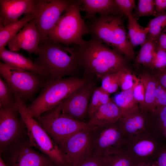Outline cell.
I'll return each mask as SVG.
<instances>
[{"label": "cell", "mask_w": 166, "mask_h": 166, "mask_svg": "<svg viewBox=\"0 0 166 166\" xmlns=\"http://www.w3.org/2000/svg\"><path fill=\"white\" fill-rule=\"evenodd\" d=\"M36 17L34 14H27L15 22L5 26H0V49L5 47L20 30Z\"/></svg>", "instance_id": "obj_22"}, {"label": "cell", "mask_w": 166, "mask_h": 166, "mask_svg": "<svg viewBox=\"0 0 166 166\" xmlns=\"http://www.w3.org/2000/svg\"><path fill=\"white\" fill-rule=\"evenodd\" d=\"M91 126H101L117 122L121 117L120 110L113 100L99 107L89 116Z\"/></svg>", "instance_id": "obj_20"}, {"label": "cell", "mask_w": 166, "mask_h": 166, "mask_svg": "<svg viewBox=\"0 0 166 166\" xmlns=\"http://www.w3.org/2000/svg\"><path fill=\"white\" fill-rule=\"evenodd\" d=\"M112 101L109 94L105 91L101 86L95 87L89 103L88 114H92L101 106Z\"/></svg>", "instance_id": "obj_28"}, {"label": "cell", "mask_w": 166, "mask_h": 166, "mask_svg": "<svg viewBox=\"0 0 166 166\" xmlns=\"http://www.w3.org/2000/svg\"><path fill=\"white\" fill-rule=\"evenodd\" d=\"M78 49L80 64L85 72L101 79L107 74L125 67L121 54L92 38Z\"/></svg>", "instance_id": "obj_2"}, {"label": "cell", "mask_w": 166, "mask_h": 166, "mask_svg": "<svg viewBox=\"0 0 166 166\" xmlns=\"http://www.w3.org/2000/svg\"><path fill=\"white\" fill-rule=\"evenodd\" d=\"M95 87L87 81L61 102L62 112L74 119L83 122L88 114L90 99Z\"/></svg>", "instance_id": "obj_14"}, {"label": "cell", "mask_w": 166, "mask_h": 166, "mask_svg": "<svg viewBox=\"0 0 166 166\" xmlns=\"http://www.w3.org/2000/svg\"><path fill=\"white\" fill-rule=\"evenodd\" d=\"M68 166H76L90 156L93 150L92 127L75 133L58 144Z\"/></svg>", "instance_id": "obj_10"}, {"label": "cell", "mask_w": 166, "mask_h": 166, "mask_svg": "<svg viewBox=\"0 0 166 166\" xmlns=\"http://www.w3.org/2000/svg\"><path fill=\"white\" fill-rule=\"evenodd\" d=\"M144 85V110L154 114L155 112V93L157 81L149 74H143L140 78Z\"/></svg>", "instance_id": "obj_24"}, {"label": "cell", "mask_w": 166, "mask_h": 166, "mask_svg": "<svg viewBox=\"0 0 166 166\" xmlns=\"http://www.w3.org/2000/svg\"><path fill=\"white\" fill-rule=\"evenodd\" d=\"M92 126V154L103 157L123 149L127 140L118 121L102 126Z\"/></svg>", "instance_id": "obj_9"}, {"label": "cell", "mask_w": 166, "mask_h": 166, "mask_svg": "<svg viewBox=\"0 0 166 166\" xmlns=\"http://www.w3.org/2000/svg\"><path fill=\"white\" fill-rule=\"evenodd\" d=\"M159 136L156 132L136 136L127 140L123 150L137 163H150L155 161L162 148L158 141Z\"/></svg>", "instance_id": "obj_12"}, {"label": "cell", "mask_w": 166, "mask_h": 166, "mask_svg": "<svg viewBox=\"0 0 166 166\" xmlns=\"http://www.w3.org/2000/svg\"><path fill=\"white\" fill-rule=\"evenodd\" d=\"M81 0L74 1L62 15L50 33L48 40L69 46H81L86 41L83 37L89 33L88 26L80 14Z\"/></svg>", "instance_id": "obj_5"}, {"label": "cell", "mask_w": 166, "mask_h": 166, "mask_svg": "<svg viewBox=\"0 0 166 166\" xmlns=\"http://www.w3.org/2000/svg\"><path fill=\"white\" fill-rule=\"evenodd\" d=\"M118 13L125 15L128 13L132 14V11L135 8L134 0H114Z\"/></svg>", "instance_id": "obj_38"}, {"label": "cell", "mask_w": 166, "mask_h": 166, "mask_svg": "<svg viewBox=\"0 0 166 166\" xmlns=\"http://www.w3.org/2000/svg\"><path fill=\"white\" fill-rule=\"evenodd\" d=\"M76 166H103L102 157L92 154Z\"/></svg>", "instance_id": "obj_39"}, {"label": "cell", "mask_w": 166, "mask_h": 166, "mask_svg": "<svg viewBox=\"0 0 166 166\" xmlns=\"http://www.w3.org/2000/svg\"><path fill=\"white\" fill-rule=\"evenodd\" d=\"M156 49L155 42L147 38L136 57V63L138 65L150 67Z\"/></svg>", "instance_id": "obj_27"}, {"label": "cell", "mask_w": 166, "mask_h": 166, "mask_svg": "<svg viewBox=\"0 0 166 166\" xmlns=\"http://www.w3.org/2000/svg\"><path fill=\"white\" fill-rule=\"evenodd\" d=\"M103 166H133L137 163L123 150L102 157Z\"/></svg>", "instance_id": "obj_26"}, {"label": "cell", "mask_w": 166, "mask_h": 166, "mask_svg": "<svg viewBox=\"0 0 166 166\" xmlns=\"http://www.w3.org/2000/svg\"><path fill=\"white\" fill-rule=\"evenodd\" d=\"M162 135H163L166 138V130L162 133Z\"/></svg>", "instance_id": "obj_48"}, {"label": "cell", "mask_w": 166, "mask_h": 166, "mask_svg": "<svg viewBox=\"0 0 166 166\" xmlns=\"http://www.w3.org/2000/svg\"><path fill=\"white\" fill-rule=\"evenodd\" d=\"M150 68L159 70L166 69V51L156 46Z\"/></svg>", "instance_id": "obj_35"}, {"label": "cell", "mask_w": 166, "mask_h": 166, "mask_svg": "<svg viewBox=\"0 0 166 166\" xmlns=\"http://www.w3.org/2000/svg\"><path fill=\"white\" fill-rule=\"evenodd\" d=\"M150 164L145 162H138L136 164L133 166H149Z\"/></svg>", "instance_id": "obj_44"}, {"label": "cell", "mask_w": 166, "mask_h": 166, "mask_svg": "<svg viewBox=\"0 0 166 166\" xmlns=\"http://www.w3.org/2000/svg\"><path fill=\"white\" fill-rule=\"evenodd\" d=\"M149 166H158L156 162L154 161L150 164Z\"/></svg>", "instance_id": "obj_47"}, {"label": "cell", "mask_w": 166, "mask_h": 166, "mask_svg": "<svg viewBox=\"0 0 166 166\" xmlns=\"http://www.w3.org/2000/svg\"><path fill=\"white\" fill-rule=\"evenodd\" d=\"M155 43L156 47L166 51V27L162 31Z\"/></svg>", "instance_id": "obj_41"}, {"label": "cell", "mask_w": 166, "mask_h": 166, "mask_svg": "<svg viewBox=\"0 0 166 166\" xmlns=\"http://www.w3.org/2000/svg\"><path fill=\"white\" fill-rule=\"evenodd\" d=\"M0 166H7L1 156L0 157Z\"/></svg>", "instance_id": "obj_45"}, {"label": "cell", "mask_w": 166, "mask_h": 166, "mask_svg": "<svg viewBox=\"0 0 166 166\" xmlns=\"http://www.w3.org/2000/svg\"><path fill=\"white\" fill-rule=\"evenodd\" d=\"M0 74L13 94L18 95L23 101L34 95L45 82L43 77L35 73L2 62H0Z\"/></svg>", "instance_id": "obj_8"}, {"label": "cell", "mask_w": 166, "mask_h": 166, "mask_svg": "<svg viewBox=\"0 0 166 166\" xmlns=\"http://www.w3.org/2000/svg\"><path fill=\"white\" fill-rule=\"evenodd\" d=\"M118 73L119 87L122 91L132 88L138 78L133 75L126 67L120 70Z\"/></svg>", "instance_id": "obj_32"}, {"label": "cell", "mask_w": 166, "mask_h": 166, "mask_svg": "<svg viewBox=\"0 0 166 166\" xmlns=\"http://www.w3.org/2000/svg\"><path fill=\"white\" fill-rule=\"evenodd\" d=\"M45 166H59L53 162L45 165Z\"/></svg>", "instance_id": "obj_46"}, {"label": "cell", "mask_w": 166, "mask_h": 166, "mask_svg": "<svg viewBox=\"0 0 166 166\" xmlns=\"http://www.w3.org/2000/svg\"><path fill=\"white\" fill-rule=\"evenodd\" d=\"M134 98L139 104V107L144 110V85L141 80L138 78L133 88Z\"/></svg>", "instance_id": "obj_37"}, {"label": "cell", "mask_w": 166, "mask_h": 166, "mask_svg": "<svg viewBox=\"0 0 166 166\" xmlns=\"http://www.w3.org/2000/svg\"><path fill=\"white\" fill-rule=\"evenodd\" d=\"M88 80L85 78L70 77L45 81L41 93L27 107L35 118L52 110Z\"/></svg>", "instance_id": "obj_4"}, {"label": "cell", "mask_w": 166, "mask_h": 166, "mask_svg": "<svg viewBox=\"0 0 166 166\" xmlns=\"http://www.w3.org/2000/svg\"><path fill=\"white\" fill-rule=\"evenodd\" d=\"M154 2L156 17L165 12L166 0H154Z\"/></svg>", "instance_id": "obj_42"}, {"label": "cell", "mask_w": 166, "mask_h": 166, "mask_svg": "<svg viewBox=\"0 0 166 166\" xmlns=\"http://www.w3.org/2000/svg\"><path fill=\"white\" fill-rule=\"evenodd\" d=\"M31 146L29 142L17 144L10 154L7 166H45L53 162L47 156L36 152Z\"/></svg>", "instance_id": "obj_18"}, {"label": "cell", "mask_w": 166, "mask_h": 166, "mask_svg": "<svg viewBox=\"0 0 166 166\" xmlns=\"http://www.w3.org/2000/svg\"><path fill=\"white\" fill-rule=\"evenodd\" d=\"M147 27L149 29L147 38L155 42L162 31L166 27V13L152 19Z\"/></svg>", "instance_id": "obj_29"}, {"label": "cell", "mask_w": 166, "mask_h": 166, "mask_svg": "<svg viewBox=\"0 0 166 166\" xmlns=\"http://www.w3.org/2000/svg\"><path fill=\"white\" fill-rule=\"evenodd\" d=\"M88 27L92 38L129 59L134 58V52L120 16H100L94 18Z\"/></svg>", "instance_id": "obj_3"}, {"label": "cell", "mask_w": 166, "mask_h": 166, "mask_svg": "<svg viewBox=\"0 0 166 166\" xmlns=\"http://www.w3.org/2000/svg\"><path fill=\"white\" fill-rule=\"evenodd\" d=\"M40 41V34L35 19L28 22L7 45L11 51L17 52L22 49L29 53L38 54Z\"/></svg>", "instance_id": "obj_17"}, {"label": "cell", "mask_w": 166, "mask_h": 166, "mask_svg": "<svg viewBox=\"0 0 166 166\" xmlns=\"http://www.w3.org/2000/svg\"><path fill=\"white\" fill-rule=\"evenodd\" d=\"M118 72L107 74L101 79V87L109 94L116 91L119 87Z\"/></svg>", "instance_id": "obj_31"}, {"label": "cell", "mask_w": 166, "mask_h": 166, "mask_svg": "<svg viewBox=\"0 0 166 166\" xmlns=\"http://www.w3.org/2000/svg\"><path fill=\"white\" fill-rule=\"evenodd\" d=\"M154 161L158 166H166V147L160 149Z\"/></svg>", "instance_id": "obj_40"}, {"label": "cell", "mask_w": 166, "mask_h": 166, "mask_svg": "<svg viewBox=\"0 0 166 166\" xmlns=\"http://www.w3.org/2000/svg\"><path fill=\"white\" fill-rule=\"evenodd\" d=\"M0 58L7 65L35 73L46 80V73L42 67L21 54L4 47L0 49Z\"/></svg>", "instance_id": "obj_19"}, {"label": "cell", "mask_w": 166, "mask_h": 166, "mask_svg": "<svg viewBox=\"0 0 166 166\" xmlns=\"http://www.w3.org/2000/svg\"><path fill=\"white\" fill-rule=\"evenodd\" d=\"M18 113L27 129L29 142L59 166H68L61 150L45 129L35 119L19 97L14 94Z\"/></svg>", "instance_id": "obj_6"}, {"label": "cell", "mask_w": 166, "mask_h": 166, "mask_svg": "<svg viewBox=\"0 0 166 166\" xmlns=\"http://www.w3.org/2000/svg\"><path fill=\"white\" fill-rule=\"evenodd\" d=\"M159 71L158 78L156 79L161 86L166 89V69Z\"/></svg>", "instance_id": "obj_43"}, {"label": "cell", "mask_w": 166, "mask_h": 166, "mask_svg": "<svg viewBox=\"0 0 166 166\" xmlns=\"http://www.w3.org/2000/svg\"><path fill=\"white\" fill-rule=\"evenodd\" d=\"M125 15L128 19V38L132 48L138 45L141 46L147 39L149 31L148 27L140 26L132 14L127 13Z\"/></svg>", "instance_id": "obj_23"}, {"label": "cell", "mask_w": 166, "mask_h": 166, "mask_svg": "<svg viewBox=\"0 0 166 166\" xmlns=\"http://www.w3.org/2000/svg\"><path fill=\"white\" fill-rule=\"evenodd\" d=\"M155 112L154 114L166 106V89L161 86L157 81L155 93Z\"/></svg>", "instance_id": "obj_36"}, {"label": "cell", "mask_w": 166, "mask_h": 166, "mask_svg": "<svg viewBox=\"0 0 166 166\" xmlns=\"http://www.w3.org/2000/svg\"><path fill=\"white\" fill-rule=\"evenodd\" d=\"M18 113L16 103L0 108V145L2 150L16 142L21 136L22 126Z\"/></svg>", "instance_id": "obj_15"}, {"label": "cell", "mask_w": 166, "mask_h": 166, "mask_svg": "<svg viewBox=\"0 0 166 166\" xmlns=\"http://www.w3.org/2000/svg\"><path fill=\"white\" fill-rule=\"evenodd\" d=\"M61 102L51 110L50 113L36 118L39 124L57 145L90 126L88 123L78 121L63 113L61 110Z\"/></svg>", "instance_id": "obj_7"}, {"label": "cell", "mask_w": 166, "mask_h": 166, "mask_svg": "<svg viewBox=\"0 0 166 166\" xmlns=\"http://www.w3.org/2000/svg\"><path fill=\"white\" fill-rule=\"evenodd\" d=\"M16 103L14 96L6 81L0 78V108L14 105Z\"/></svg>", "instance_id": "obj_30"}, {"label": "cell", "mask_w": 166, "mask_h": 166, "mask_svg": "<svg viewBox=\"0 0 166 166\" xmlns=\"http://www.w3.org/2000/svg\"><path fill=\"white\" fill-rule=\"evenodd\" d=\"M133 88L122 91L114 97L113 100L119 109L121 116L139 107L133 97Z\"/></svg>", "instance_id": "obj_25"}, {"label": "cell", "mask_w": 166, "mask_h": 166, "mask_svg": "<svg viewBox=\"0 0 166 166\" xmlns=\"http://www.w3.org/2000/svg\"><path fill=\"white\" fill-rule=\"evenodd\" d=\"M136 11V18L155 15L154 0H139Z\"/></svg>", "instance_id": "obj_33"}, {"label": "cell", "mask_w": 166, "mask_h": 166, "mask_svg": "<svg viewBox=\"0 0 166 166\" xmlns=\"http://www.w3.org/2000/svg\"><path fill=\"white\" fill-rule=\"evenodd\" d=\"M74 1L37 0L36 26L42 43L48 39L49 34L60 17Z\"/></svg>", "instance_id": "obj_11"}, {"label": "cell", "mask_w": 166, "mask_h": 166, "mask_svg": "<svg viewBox=\"0 0 166 166\" xmlns=\"http://www.w3.org/2000/svg\"><path fill=\"white\" fill-rule=\"evenodd\" d=\"M156 132L160 135L166 130V106L153 114Z\"/></svg>", "instance_id": "obj_34"}, {"label": "cell", "mask_w": 166, "mask_h": 166, "mask_svg": "<svg viewBox=\"0 0 166 166\" xmlns=\"http://www.w3.org/2000/svg\"><path fill=\"white\" fill-rule=\"evenodd\" d=\"M35 63L45 72L47 81L72 74L80 65L78 49L47 40L39 46Z\"/></svg>", "instance_id": "obj_1"}, {"label": "cell", "mask_w": 166, "mask_h": 166, "mask_svg": "<svg viewBox=\"0 0 166 166\" xmlns=\"http://www.w3.org/2000/svg\"><path fill=\"white\" fill-rule=\"evenodd\" d=\"M37 0H0V26L15 22L22 14H37Z\"/></svg>", "instance_id": "obj_16"}, {"label": "cell", "mask_w": 166, "mask_h": 166, "mask_svg": "<svg viewBox=\"0 0 166 166\" xmlns=\"http://www.w3.org/2000/svg\"><path fill=\"white\" fill-rule=\"evenodd\" d=\"M85 11V18L93 19L96 13L101 16L118 13L114 0H81Z\"/></svg>", "instance_id": "obj_21"}, {"label": "cell", "mask_w": 166, "mask_h": 166, "mask_svg": "<svg viewBox=\"0 0 166 166\" xmlns=\"http://www.w3.org/2000/svg\"><path fill=\"white\" fill-rule=\"evenodd\" d=\"M118 122L127 140L143 134L156 132L153 114L140 107L121 116Z\"/></svg>", "instance_id": "obj_13"}]
</instances>
